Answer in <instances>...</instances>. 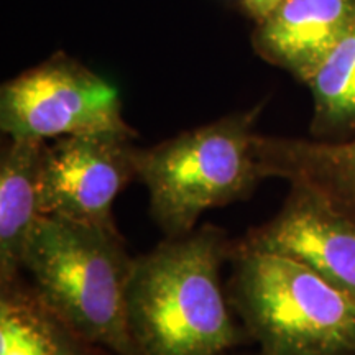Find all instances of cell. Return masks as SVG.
Returning a JSON list of instances; mask_svg holds the SVG:
<instances>
[{"label": "cell", "instance_id": "cell-1", "mask_svg": "<svg viewBox=\"0 0 355 355\" xmlns=\"http://www.w3.org/2000/svg\"><path fill=\"white\" fill-rule=\"evenodd\" d=\"M234 242L212 224L133 257L127 314L140 355H224L245 343L220 285Z\"/></svg>", "mask_w": 355, "mask_h": 355}, {"label": "cell", "instance_id": "cell-2", "mask_svg": "<svg viewBox=\"0 0 355 355\" xmlns=\"http://www.w3.org/2000/svg\"><path fill=\"white\" fill-rule=\"evenodd\" d=\"M133 257L117 229L43 216L25 250L24 275L44 304L114 355H140L127 314Z\"/></svg>", "mask_w": 355, "mask_h": 355}, {"label": "cell", "instance_id": "cell-3", "mask_svg": "<svg viewBox=\"0 0 355 355\" xmlns=\"http://www.w3.org/2000/svg\"><path fill=\"white\" fill-rule=\"evenodd\" d=\"M229 301L259 355H355V303L301 261L234 242Z\"/></svg>", "mask_w": 355, "mask_h": 355}, {"label": "cell", "instance_id": "cell-4", "mask_svg": "<svg viewBox=\"0 0 355 355\" xmlns=\"http://www.w3.org/2000/svg\"><path fill=\"white\" fill-rule=\"evenodd\" d=\"M259 112L227 115L139 148V180L148 191L150 216L166 239L191 234L204 211L248 199L265 180L255 155Z\"/></svg>", "mask_w": 355, "mask_h": 355}, {"label": "cell", "instance_id": "cell-5", "mask_svg": "<svg viewBox=\"0 0 355 355\" xmlns=\"http://www.w3.org/2000/svg\"><path fill=\"white\" fill-rule=\"evenodd\" d=\"M0 127L8 140L19 141L99 132L135 133L123 121L114 84L66 55H55L3 83Z\"/></svg>", "mask_w": 355, "mask_h": 355}, {"label": "cell", "instance_id": "cell-6", "mask_svg": "<svg viewBox=\"0 0 355 355\" xmlns=\"http://www.w3.org/2000/svg\"><path fill=\"white\" fill-rule=\"evenodd\" d=\"M137 133L99 132L56 139L43 148V212L117 229L115 198L139 178Z\"/></svg>", "mask_w": 355, "mask_h": 355}, {"label": "cell", "instance_id": "cell-7", "mask_svg": "<svg viewBox=\"0 0 355 355\" xmlns=\"http://www.w3.org/2000/svg\"><path fill=\"white\" fill-rule=\"evenodd\" d=\"M290 188L278 214L235 243L291 257L355 303V224L313 191Z\"/></svg>", "mask_w": 355, "mask_h": 355}, {"label": "cell", "instance_id": "cell-8", "mask_svg": "<svg viewBox=\"0 0 355 355\" xmlns=\"http://www.w3.org/2000/svg\"><path fill=\"white\" fill-rule=\"evenodd\" d=\"M354 25L355 0H283L257 28L254 46L306 84Z\"/></svg>", "mask_w": 355, "mask_h": 355}, {"label": "cell", "instance_id": "cell-9", "mask_svg": "<svg viewBox=\"0 0 355 355\" xmlns=\"http://www.w3.org/2000/svg\"><path fill=\"white\" fill-rule=\"evenodd\" d=\"M255 155L261 176L313 191L355 224V137L324 141L257 135Z\"/></svg>", "mask_w": 355, "mask_h": 355}, {"label": "cell", "instance_id": "cell-10", "mask_svg": "<svg viewBox=\"0 0 355 355\" xmlns=\"http://www.w3.org/2000/svg\"><path fill=\"white\" fill-rule=\"evenodd\" d=\"M46 141L8 140L0 159V283L24 275L25 250L43 212Z\"/></svg>", "mask_w": 355, "mask_h": 355}, {"label": "cell", "instance_id": "cell-11", "mask_svg": "<svg viewBox=\"0 0 355 355\" xmlns=\"http://www.w3.org/2000/svg\"><path fill=\"white\" fill-rule=\"evenodd\" d=\"M0 355H114L43 303L25 275L0 283Z\"/></svg>", "mask_w": 355, "mask_h": 355}, {"label": "cell", "instance_id": "cell-12", "mask_svg": "<svg viewBox=\"0 0 355 355\" xmlns=\"http://www.w3.org/2000/svg\"><path fill=\"white\" fill-rule=\"evenodd\" d=\"M306 84L314 104L311 135L324 141L355 137V25Z\"/></svg>", "mask_w": 355, "mask_h": 355}, {"label": "cell", "instance_id": "cell-13", "mask_svg": "<svg viewBox=\"0 0 355 355\" xmlns=\"http://www.w3.org/2000/svg\"><path fill=\"white\" fill-rule=\"evenodd\" d=\"M283 0H243L248 15L261 24L266 17H270L277 8L282 6Z\"/></svg>", "mask_w": 355, "mask_h": 355}]
</instances>
